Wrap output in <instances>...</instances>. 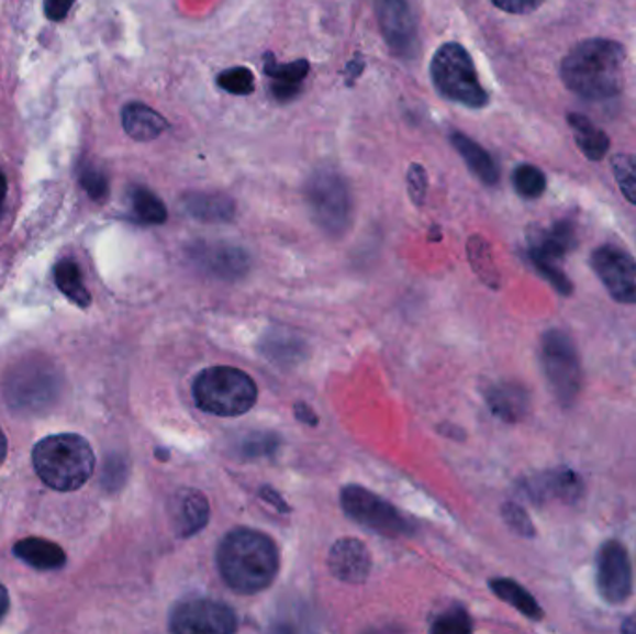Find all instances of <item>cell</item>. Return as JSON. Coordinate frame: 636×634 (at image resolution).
I'll return each mask as SVG.
<instances>
[{"mask_svg":"<svg viewBox=\"0 0 636 634\" xmlns=\"http://www.w3.org/2000/svg\"><path fill=\"white\" fill-rule=\"evenodd\" d=\"M60 394V378L53 365L47 363H26L7 381V400L12 410L36 413L47 410Z\"/></svg>","mask_w":636,"mask_h":634,"instance_id":"cell-9","label":"cell"},{"mask_svg":"<svg viewBox=\"0 0 636 634\" xmlns=\"http://www.w3.org/2000/svg\"><path fill=\"white\" fill-rule=\"evenodd\" d=\"M55 283L79 308H90L91 297L82 281V272L74 259H62L55 268Z\"/></svg>","mask_w":636,"mask_h":634,"instance_id":"cell-28","label":"cell"},{"mask_svg":"<svg viewBox=\"0 0 636 634\" xmlns=\"http://www.w3.org/2000/svg\"><path fill=\"white\" fill-rule=\"evenodd\" d=\"M473 631L471 618L461 607L443 612L432 623V633L437 634H467Z\"/></svg>","mask_w":636,"mask_h":634,"instance_id":"cell-35","label":"cell"},{"mask_svg":"<svg viewBox=\"0 0 636 634\" xmlns=\"http://www.w3.org/2000/svg\"><path fill=\"white\" fill-rule=\"evenodd\" d=\"M490 587L498 598L512 604L515 611L522 612L523 616H527L528 620L539 622L544 618V611H542L538 601L522 585H517L515 580L493 579L490 582Z\"/></svg>","mask_w":636,"mask_h":634,"instance_id":"cell-27","label":"cell"},{"mask_svg":"<svg viewBox=\"0 0 636 634\" xmlns=\"http://www.w3.org/2000/svg\"><path fill=\"white\" fill-rule=\"evenodd\" d=\"M542 365L558 402L562 405L573 404L581 391V362L573 341L566 333L551 330L544 335Z\"/></svg>","mask_w":636,"mask_h":634,"instance_id":"cell-8","label":"cell"},{"mask_svg":"<svg viewBox=\"0 0 636 634\" xmlns=\"http://www.w3.org/2000/svg\"><path fill=\"white\" fill-rule=\"evenodd\" d=\"M216 82L222 90L233 93V96H249L255 90L254 73L249 71L248 67L225 69V71L220 73Z\"/></svg>","mask_w":636,"mask_h":634,"instance_id":"cell-34","label":"cell"},{"mask_svg":"<svg viewBox=\"0 0 636 634\" xmlns=\"http://www.w3.org/2000/svg\"><path fill=\"white\" fill-rule=\"evenodd\" d=\"M467 255L473 265L475 272L479 274V278L491 289H499L501 276H499L498 266L493 263L490 244L482 236H471V241L467 244Z\"/></svg>","mask_w":636,"mask_h":634,"instance_id":"cell-31","label":"cell"},{"mask_svg":"<svg viewBox=\"0 0 636 634\" xmlns=\"http://www.w3.org/2000/svg\"><path fill=\"white\" fill-rule=\"evenodd\" d=\"M196 404L216 418H241L257 402V386L243 370L211 367L196 378Z\"/></svg>","mask_w":636,"mask_h":634,"instance_id":"cell-4","label":"cell"},{"mask_svg":"<svg viewBox=\"0 0 636 634\" xmlns=\"http://www.w3.org/2000/svg\"><path fill=\"white\" fill-rule=\"evenodd\" d=\"M503 518L506 521V525L512 529V531L517 532L520 536H525V538H533L534 536V525L528 520V515L525 514V510L522 507H517L514 502H506L503 507Z\"/></svg>","mask_w":636,"mask_h":634,"instance_id":"cell-38","label":"cell"},{"mask_svg":"<svg viewBox=\"0 0 636 634\" xmlns=\"http://www.w3.org/2000/svg\"><path fill=\"white\" fill-rule=\"evenodd\" d=\"M592 266L616 302L636 305V260L616 246H601Z\"/></svg>","mask_w":636,"mask_h":634,"instance_id":"cell-14","label":"cell"},{"mask_svg":"<svg viewBox=\"0 0 636 634\" xmlns=\"http://www.w3.org/2000/svg\"><path fill=\"white\" fill-rule=\"evenodd\" d=\"M32 464L51 490L75 491L93 475L96 454L82 435L56 434L37 443Z\"/></svg>","mask_w":636,"mask_h":634,"instance_id":"cell-3","label":"cell"},{"mask_svg":"<svg viewBox=\"0 0 636 634\" xmlns=\"http://www.w3.org/2000/svg\"><path fill=\"white\" fill-rule=\"evenodd\" d=\"M522 491L533 502H542L549 497H558L564 501L577 499L581 493V478L570 469L546 472L539 477L528 478L522 483Z\"/></svg>","mask_w":636,"mask_h":634,"instance_id":"cell-17","label":"cell"},{"mask_svg":"<svg viewBox=\"0 0 636 634\" xmlns=\"http://www.w3.org/2000/svg\"><path fill=\"white\" fill-rule=\"evenodd\" d=\"M499 10L506 13H514V15H525V13H533L538 10L544 0H491Z\"/></svg>","mask_w":636,"mask_h":634,"instance_id":"cell-40","label":"cell"},{"mask_svg":"<svg viewBox=\"0 0 636 634\" xmlns=\"http://www.w3.org/2000/svg\"><path fill=\"white\" fill-rule=\"evenodd\" d=\"M625 51L611 40H587L571 48L562 62V80L587 99L618 96L624 80Z\"/></svg>","mask_w":636,"mask_h":634,"instance_id":"cell-2","label":"cell"},{"mask_svg":"<svg viewBox=\"0 0 636 634\" xmlns=\"http://www.w3.org/2000/svg\"><path fill=\"white\" fill-rule=\"evenodd\" d=\"M8 609H10V596H8L7 587L0 585V622L7 616Z\"/></svg>","mask_w":636,"mask_h":634,"instance_id":"cell-44","label":"cell"},{"mask_svg":"<svg viewBox=\"0 0 636 634\" xmlns=\"http://www.w3.org/2000/svg\"><path fill=\"white\" fill-rule=\"evenodd\" d=\"M624 633H636V616L627 618V622L622 625Z\"/></svg>","mask_w":636,"mask_h":634,"instance_id":"cell-47","label":"cell"},{"mask_svg":"<svg viewBox=\"0 0 636 634\" xmlns=\"http://www.w3.org/2000/svg\"><path fill=\"white\" fill-rule=\"evenodd\" d=\"M131 205L140 222L149 225H160L168 220V211L157 193L146 187H133L129 192Z\"/></svg>","mask_w":636,"mask_h":634,"instance_id":"cell-30","label":"cell"},{"mask_svg":"<svg viewBox=\"0 0 636 634\" xmlns=\"http://www.w3.org/2000/svg\"><path fill=\"white\" fill-rule=\"evenodd\" d=\"M431 75L437 91L455 103L482 109L490 101L480 85L473 58L460 43H445L437 48L432 58Z\"/></svg>","mask_w":636,"mask_h":634,"instance_id":"cell-5","label":"cell"},{"mask_svg":"<svg viewBox=\"0 0 636 634\" xmlns=\"http://www.w3.org/2000/svg\"><path fill=\"white\" fill-rule=\"evenodd\" d=\"M237 627L235 612L212 599L185 601L170 616V631L176 634H231Z\"/></svg>","mask_w":636,"mask_h":634,"instance_id":"cell-11","label":"cell"},{"mask_svg":"<svg viewBox=\"0 0 636 634\" xmlns=\"http://www.w3.org/2000/svg\"><path fill=\"white\" fill-rule=\"evenodd\" d=\"M305 203L311 218L327 236L345 235L350 230L354 201L345 177L334 169H316L305 185Z\"/></svg>","mask_w":636,"mask_h":634,"instance_id":"cell-6","label":"cell"},{"mask_svg":"<svg viewBox=\"0 0 636 634\" xmlns=\"http://www.w3.org/2000/svg\"><path fill=\"white\" fill-rule=\"evenodd\" d=\"M570 125L576 133V142L581 152L587 155L590 160H601L605 157L609 147H611V140L601 131L598 125L581 114H570Z\"/></svg>","mask_w":636,"mask_h":634,"instance_id":"cell-26","label":"cell"},{"mask_svg":"<svg viewBox=\"0 0 636 634\" xmlns=\"http://www.w3.org/2000/svg\"><path fill=\"white\" fill-rule=\"evenodd\" d=\"M182 209L188 216L203 224H227L237 212L230 196L216 192H192L182 198Z\"/></svg>","mask_w":636,"mask_h":634,"instance_id":"cell-19","label":"cell"},{"mask_svg":"<svg viewBox=\"0 0 636 634\" xmlns=\"http://www.w3.org/2000/svg\"><path fill=\"white\" fill-rule=\"evenodd\" d=\"M612 171L618 181V187L625 198L636 205V157L635 155H614L612 157Z\"/></svg>","mask_w":636,"mask_h":634,"instance_id":"cell-33","label":"cell"},{"mask_svg":"<svg viewBox=\"0 0 636 634\" xmlns=\"http://www.w3.org/2000/svg\"><path fill=\"white\" fill-rule=\"evenodd\" d=\"M281 435L276 432H249L237 443V456L244 461L274 458L281 447Z\"/></svg>","mask_w":636,"mask_h":634,"instance_id":"cell-29","label":"cell"},{"mask_svg":"<svg viewBox=\"0 0 636 634\" xmlns=\"http://www.w3.org/2000/svg\"><path fill=\"white\" fill-rule=\"evenodd\" d=\"M259 493H261L263 499H265L267 502H270V504H272V507L276 508L278 512H283V514L289 512L287 502L283 501V497L279 496L278 491L272 490V488H268V486H265V488H261Z\"/></svg>","mask_w":636,"mask_h":634,"instance_id":"cell-43","label":"cell"},{"mask_svg":"<svg viewBox=\"0 0 636 634\" xmlns=\"http://www.w3.org/2000/svg\"><path fill=\"white\" fill-rule=\"evenodd\" d=\"M7 454H8L7 435H4V432H2V430H0V466H2V461H4V459H7Z\"/></svg>","mask_w":636,"mask_h":634,"instance_id":"cell-45","label":"cell"},{"mask_svg":"<svg viewBox=\"0 0 636 634\" xmlns=\"http://www.w3.org/2000/svg\"><path fill=\"white\" fill-rule=\"evenodd\" d=\"M450 144L455 145L456 152L460 153V157L466 160L467 168L471 169L480 181L488 185V187L498 185V164L482 145L477 144L475 140L469 138L466 134L458 133V131L450 134Z\"/></svg>","mask_w":636,"mask_h":634,"instance_id":"cell-24","label":"cell"},{"mask_svg":"<svg viewBox=\"0 0 636 634\" xmlns=\"http://www.w3.org/2000/svg\"><path fill=\"white\" fill-rule=\"evenodd\" d=\"M7 193H8L7 176H4L2 171H0V207H2L4 200H7Z\"/></svg>","mask_w":636,"mask_h":634,"instance_id":"cell-46","label":"cell"},{"mask_svg":"<svg viewBox=\"0 0 636 634\" xmlns=\"http://www.w3.org/2000/svg\"><path fill=\"white\" fill-rule=\"evenodd\" d=\"M598 590L606 603L622 604L633 592L629 553L620 542H606L598 553Z\"/></svg>","mask_w":636,"mask_h":634,"instance_id":"cell-13","label":"cell"},{"mask_svg":"<svg viewBox=\"0 0 636 634\" xmlns=\"http://www.w3.org/2000/svg\"><path fill=\"white\" fill-rule=\"evenodd\" d=\"M188 260L205 276L222 281L243 279L252 268V257L237 244L224 241L192 242L187 249Z\"/></svg>","mask_w":636,"mask_h":634,"instance_id":"cell-10","label":"cell"},{"mask_svg":"<svg viewBox=\"0 0 636 634\" xmlns=\"http://www.w3.org/2000/svg\"><path fill=\"white\" fill-rule=\"evenodd\" d=\"M79 181L80 187L85 188V192L90 196L91 200H107V196H109V177H107L103 169L88 164L80 171Z\"/></svg>","mask_w":636,"mask_h":634,"instance_id":"cell-36","label":"cell"},{"mask_svg":"<svg viewBox=\"0 0 636 634\" xmlns=\"http://www.w3.org/2000/svg\"><path fill=\"white\" fill-rule=\"evenodd\" d=\"M327 568L335 579L343 580L346 585H361L369 577L372 556L364 542L341 538L330 549Z\"/></svg>","mask_w":636,"mask_h":634,"instance_id":"cell-15","label":"cell"},{"mask_svg":"<svg viewBox=\"0 0 636 634\" xmlns=\"http://www.w3.org/2000/svg\"><path fill=\"white\" fill-rule=\"evenodd\" d=\"M576 230L568 222H558L551 230L539 231L531 241V259L534 265H558L564 255L576 246Z\"/></svg>","mask_w":636,"mask_h":634,"instance_id":"cell-18","label":"cell"},{"mask_svg":"<svg viewBox=\"0 0 636 634\" xmlns=\"http://www.w3.org/2000/svg\"><path fill=\"white\" fill-rule=\"evenodd\" d=\"M125 478H127V461L122 456L109 458L107 467H104V486L110 490H118V488H122Z\"/></svg>","mask_w":636,"mask_h":634,"instance_id":"cell-39","label":"cell"},{"mask_svg":"<svg viewBox=\"0 0 636 634\" xmlns=\"http://www.w3.org/2000/svg\"><path fill=\"white\" fill-rule=\"evenodd\" d=\"M486 402L491 411L506 423H517L527 413L528 399L523 387L501 383L486 391Z\"/></svg>","mask_w":636,"mask_h":634,"instance_id":"cell-25","label":"cell"},{"mask_svg":"<svg viewBox=\"0 0 636 634\" xmlns=\"http://www.w3.org/2000/svg\"><path fill=\"white\" fill-rule=\"evenodd\" d=\"M13 555L40 571H55V569L64 568V564H66L64 549L49 540H21L13 547Z\"/></svg>","mask_w":636,"mask_h":634,"instance_id":"cell-23","label":"cell"},{"mask_svg":"<svg viewBox=\"0 0 636 634\" xmlns=\"http://www.w3.org/2000/svg\"><path fill=\"white\" fill-rule=\"evenodd\" d=\"M263 356L279 367H294L308 356V345L302 337L287 330H272L261 338Z\"/></svg>","mask_w":636,"mask_h":634,"instance_id":"cell-21","label":"cell"},{"mask_svg":"<svg viewBox=\"0 0 636 634\" xmlns=\"http://www.w3.org/2000/svg\"><path fill=\"white\" fill-rule=\"evenodd\" d=\"M77 0H45L43 12L51 21H64Z\"/></svg>","mask_w":636,"mask_h":634,"instance_id":"cell-41","label":"cell"},{"mask_svg":"<svg viewBox=\"0 0 636 634\" xmlns=\"http://www.w3.org/2000/svg\"><path fill=\"white\" fill-rule=\"evenodd\" d=\"M265 73L274 80L272 96L279 103H289L302 93V82L310 73V62L297 60L292 64H278L272 55H267Z\"/></svg>","mask_w":636,"mask_h":634,"instance_id":"cell-20","label":"cell"},{"mask_svg":"<svg viewBox=\"0 0 636 634\" xmlns=\"http://www.w3.org/2000/svg\"><path fill=\"white\" fill-rule=\"evenodd\" d=\"M341 504L350 520L388 538L410 536L415 532V523L410 518L361 486L343 488Z\"/></svg>","mask_w":636,"mask_h":634,"instance_id":"cell-7","label":"cell"},{"mask_svg":"<svg viewBox=\"0 0 636 634\" xmlns=\"http://www.w3.org/2000/svg\"><path fill=\"white\" fill-rule=\"evenodd\" d=\"M125 133L136 142H152L168 129V123L157 110L144 103H129L122 110Z\"/></svg>","mask_w":636,"mask_h":634,"instance_id":"cell-22","label":"cell"},{"mask_svg":"<svg viewBox=\"0 0 636 634\" xmlns=\"http://www.w3.org/2000/svg\"><path fill=\"white\" fill-rule=\"evenodd\" d=\"M294 415H297L298 421L303 424H310V426H316L319 424V418H316L315 411L311 410L310 405L305 402H298L294 405Z\"/></svg>","mask_w":636,"mask_h":634,"instance_id":"cell-42","label":"cell"},{"mask_svg":"<svg viewBox=\"0 0 636 634\" xmlns=\"http://www.w3.org/2000/svg\"><path fill=\"white\" fill-rule=\"evenodd\" d=\"M514 187L520 196L534 200L546 192L547 181L542 169L531 164H522L514 171Z\"/></svg>","mask_w":636,"mask_h":634,"instance_id":"cell-32","label":"cell"},{"mask_svg":"<svg viewBox=\"0 0 636 634\" xmlns=\"http://www.w3.org/2000/svg\"><path fill=\"white\" fill-rule=\"evenodd\" d=\"M211 507L201 491L185 488L171 501V523L181 538H190L205 529Z\"/></svg>","mask_w":636,"mask_h":634,"instance_id":"cell-16","label":"cell"},{"mask_svg":"<svg viewBox=\"0 0 636 634\" xmlns=\"http://www.w3.org/2000/svg\"><path fill=\"white\" fill-rule=\"evenodd\" d=\"M376 19L394 56L415 58L419 51L417 21L408 0H376Z\"/></svg>","mask_w":636,"mask_h":634,"instance_id":"cell-12","label":"cell"},{"mask_svg":"<svg viewBox=\"0 0 636 634\" xmlns=\"http://www.w3.org/2000/svg\"><path fill=\"white\" fill-rule=\"evenodd\" d=\"M408 193L415 205H423L428 192V174L421 164H412L406 176Z\"/></svg>","mask_w":636,"mask_h":634,"instance_id":"cell-37","label":"cell"},{"mask_svg":"<svg viewBox=\"0 0 636 634\" xmlns=\"http://www.w3.org/2000/svg\"><path fill=\"white\" fill-rule=\"evenodd\" d=\"M220 575L237 593H257L272 585L279 571V553L274 540L252 529H237L220 545Z\"/></svg>","mask_w":636,"mask_h":634,"instance_id":"cell-1","label":"cell"}]
</instances>
